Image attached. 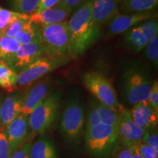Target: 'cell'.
<instances>
[{
  "mask_svg": "<svg viewBox=\"0 0 158 158\" xmlns=\"http://www.w3.org/2000/svg\"><path fill=\"white\" fill-rule=\"evenodd\" d=\"M70 37V57H79L97 42L101 35V27L94 22L92 2L87 0L68 20Z\"/></svg>",
  "mask_w": 158,
  "mask_h": 158,
  "instance_id": "obj_1",
  "label": "cell"
},
{
  "mask_svg": "<svg viewBox=\"0 0 158 158\" xmlns=\"http://www.w3.org/2000/svg\"><path fill=\"white\" fill-rule=\"evenodd\" d=\"M84 143L86 152L92 158H110L118 145L117 127L98 124L86 128Z\"/></svg>",
  "mask_w": 158,
  "mask_h": 158,
  "instance_id": "obj_2",
  "label": "cell"
},
{
  "mask_svg": "<svg viewBox=\"0 0 158 158\" xmlns=\"http://www.w3.org/2000/svg\"><path fill=\"white\" fill-rule=\"evenodd\" d=\"M85 112L80 97L73 94L69 98L63 110L60 132L64 141L72 146L81 141L85 130Z\"/></svg>",
  "mask_w": 158,
  "mask_h": 158,
  "instance_id": "obj_3",
  "label": "cell"
},
{
  "mask_svg": "<svg viewBox=\"0 0 158 158\" xmlns=\"http://www.w3.org/2000/svg\"><path fill=\"white\" fill-rule=\"evenodd\" d=\"M62 94L51 92L28 116L31 133L43 135L54 127L62 105Z\"/></svg>",
  "mask_w": 158,
  "mask_h": 158,
  "instance_id": "obj_4",
  "label": "cell"
},
{
  "mask_svg": "<svg viewBox=\"0 0 158 158\" xmlns=\"http://www.w3.org/2000/svg\"><path fill=\"white\" fill-rule=\"evenodd\" d=\"M122 81L124 96L130 104L147 101L153 81L145 68L139 65L130 67L124 73Z\"/></svg>",
  "mask_w": 158,
  "mask_h": 158,
  "instance_id": "obj_5",
  "label": "cell"
},
{
  "mask_svg": "<svg viewBox=\"0 0 158 158\" xmlns=\"http://www.w3.org/2000/svg\"><path fill=\"white\" fill-rule=\"evenodd\" d=\"M39 27L45 56H70V37L67 21Z\"/></svg>",
  "mask_w": 158,
  "mask_h": 158,
  "instance_id": "obj_6",
  "label": "cell"
},
{
  "mask_svg": "<svg viewBox=\"0 0 158 158\" xmlns=\"http://www.w3.org/2000/svg\"><path fill=\"white\" fill-rule=\"evenodd\" d=\"M81 81L97 101L118 113L124 107L118 102L113 84L102 74L94 71L86 72L82 75Z\"/></svg>",
  "mask_w": 158,
  "mask_h": 158,
  "instance_id": "obj_7",
  "label": "cell"
},
{
  "mask_svg": "<svg viewBox=\"0 0 158 158\" xmlns=\"http://www.w3.org/2000/svg\"><path fill=\"white\" fill-rule=\"evenodd\" d=\"M70 56H43L18 73L17 87H27L57 68L66 64Z\"/></svg>",
  "mask_w": 158,
  "mask_h": 158,
  "instance_id": "obj_8",
  "label": "cell"
},
{
  "mask_svg": "<svg viewBox=\"0 0 158 158\" xmlns=\"http://www.w3.org/2000/svg\"><path fill=\"white\" fill-rule=\"evenodd\" d=\"M119 122L117 127L119 143L124 146H135L140 143L146 133L134 122L130 110L123 107L118 113Z\"/></svg>",
  "mask_w": 158,
  "mask_h": 158,
  "instance_id": "obj_9",
  "label": "cell"
},
{
  "mask_svg": "<svg viewBox=\"0 0 158 158\" xmlns=\"http://www.w3.org/2000/svg\"><path fill=\"white\" fill-rule=\"evenodd\" d=\"M4 130L12 155L27 142L31 134L28 116L20 114Z\"/></svg>",
  "mask_w": 158,
  "mask_h": 158,
  "instance_id": "obj_10",
  "label": "cell"
},
{
  "mask_svg": "<svg viewBox=\"0 0 158 158\" xmlns=\"http://www.w3.org/2000/svg\"><path fill=\"white\" fill-rule=\"evenodd\" d=\"M155 13L153 11L139 13H124L116 14L109 21L108 33L115 36L126 32L130 29L136 27L138 23H143L153 18H155Z\"/></svg>",
  "mask_w": 158,
  "mask_h": 158,
  "instance_id": "obj_11",
  "label": "cell"
},
{
  "mask_svg": "<svg viewBox=\"0 0 158 158\" xmlns=\"http://www.w3.org/2000/svg\"><path fill=\"white\" fill-rule=\"evenodd\" d=\"M24 92H15L6 96L0 105V129L6 127L21 114Z\"/></svg>",
  "mask_w": 158,
  "mask_h": 158,
  "instance_id": "obj_12",
  "label": "cell"
},
{
  "mask_svg": "<svg viewBox=\"0 0 158 158\" xmlns=\"http://www.w3.org/2000/svg\"><path fill=\"white\" fill-rule=\"evenodd\" d=\"M72 13L70 9L59 2L51 8L35 12L29 15V21L38 26L50 25L66 22Z\"/></svg>",
  "mask_w": 158,
  "mask_h": 158,
  "instance_id": "obj_13",
  "label": "cell"
},
{
  "mask_svg": "<svg viewBox=\"0 0 158 158\" xmlns=\"http://www.w3.org/2000/svg\"><path fill=\"white\" fill-rule=\"evenodd\" d=\"M43 56H45L43 44L21 45L15 53L10 67L19 73Z\"/></svg>",
  "mask_w": 158,
  "mask_h": 158,
  "instance_id": "obj_14",
  "label": "cell"
},
{
  "mask_svg": "<svg viewBox=\"0 0 158 158\" xmlns=\"http://www.w3.org/2000/svg\"><path fill=\"white\" fill-rule=\"evenodd\" d=\"M130 114L134 122L146 131L157 128L158 110L152 107L147 101L134 105Z\"/></svg>",
  "mask_w": 158,
  "mask_h": 158,
  "instance_id": "obj_15",
  "label": "cell"
},
{
  "mask_svg": "<svg viewBox=\"0 0 158 158\" xmlns=\"http://www.w3.org/2000/svg\"><path fill=\"white\" fill-rule=\"evenodd\" d=\"M51 84L48 81H39L29 87L23 94L21 114L29 116L37 106L50 93Z\"/></svg>",
  "mask_w": 158,
  "mask_h": 158,
  "instance_id": "obj_16",
  "label": "cell"
},
{
  "mask_svg": "<svg viewBox=\"0 0 158 158\" xmlns=\"http://www.w3.org/2000/svg\"><path fill=\"white\" fill-rule=\"evenodd\" d=\"M92 2V16L97 24L101 27L117 14L122 0H90Z\"/></svg>",
  "mask_w": 158,
  "mask_h": 158,
  "instance_id": "obj_17",
  "label": "cell"
},
{
  "mask_svg": "<svg viewBox=\"0 0 158 158\" xmlns=\"http://www.w3.org/2000/svg\"><path fill=\"white\" fill-rule=\"evenodd\" d=\"M29 158H59V156L54 141L47 136L41 135L31 143Z\"/></svg>",
  "mask_w": 158,
  "mask_h": 158,
  "instance_id": "obj_18",
  "label": "cell"
},
{
  "mask_svg": "<svg viewBox=\"0 0 158 158\" xmlns=\"http://www.w3.org/2000/svg\"><path fill=\"white\" fill-rule=\"evenodd\" d=\"M20 45L42 44L43 38L40 27L36 23L29 21L24 27L14 36Z\"/></svg>",
  "mask_w": 158,
  "mask_h": 158,
  "instance_id": "obj_19",
  "label": "cell"
},
{
  "mask_svg": "<svg viewBox=\"0 0 158 158\" xmlns=\"http://www.w3.org/2000/svg\"><path fill=\"white\" fill-rule=\"evenodd\" d=\"M157 5L158 0H122L118 9L126 14L146 13L152 11Z\"/></svg>",
  "mask_w": 158,
  "mask_h": 158,
  "instance_id": "obj_20",
  "label": "cell"
},
{
  "mask_svg": "<svg viewBox=\"0 0 158 158\" xmlns=\"http://www.w3.org/2000/svg\"><path fill=\"white\" fill-rule=\"evenodd\" d=\"M20 45L19 43L13 37L0 35V60L11 66Z\"/></svg>",
  "mask_w": 158,
  "mask_h": 158,
  "instance_id": "obj_21",
  "label": "cell"
},
{
  "mask_svg": "<svg viewBox=\"0 0 158 158\" xmlns=\"http://www.w3.org/2000/svg\"><path fill=\"white\" fill-rule=\"evenodd\" d=\"M17 71L0 60V87L9 92H13L17 88Z\"/></svg>",
  "mask_w": 158,
  "mask_h": 158,
  "instance_id": "obj_22",
  "label": "cell"
},
{
  "mask_svg": "<svg viewBox=\"0 0 158 158\" xmlns=\"http://www.w3.org/2000/svg\"><path fill=\"white\" fill-rule=\"evenodd\" d=\"M124 39L132 50L136 53L143 51L149 43L138 26L126 31Z\"/></svg>",
  "mask_w": 158,
  "mask_h": 158,
  "instance_id": "obj_23",
  "label": "cell"
},
{
  "mask_svg": "<svg viewBox=\"0 0 158 158\" xmlns=\"http://www.w3.org/2000/svg\"><path fill=\"white\" fill-rule=\"evenodd\" d=\"M97 107L100 124L117 127L119 122V114L111 108L97 101Z\"/></svg>",
  "mask_w": 158,
  "mask_h": 158,
  "instance_id": "obj_24",
  "label": "cell"
},
{
  "mask_svg": "<svg viewBox=\"0 0 158 158\" xmlns=\"http://www.w3.org/2000/svg\"><path fill=\"white\" fill-rule=\"evenodd\" d=\"M40 0H10L13 11L26 15H31L37 10Z\"/></svg>",
  "mask_w": 158,
  "mask_h": 158,
  "instance_id": "obj_25",
  "label": "cell"
},
{
  "mask_svg": "<svg viewBox=\"0 0 158 158\" xmlns=\"http://www.w3.org/2000/svg\"><path fill=\"white\" fill-rule=\"evenodd\" d=\"M22 13L0 7V35H3L10 24Z\"/></svg>",
  "mask_w": 158,
  "mask_h": 158,
  "instance_id": "obj_26",
  "label": "cell"
},
{
  "mask_svg": "<svg viewBox=\"0 0 158 158\" xmlns=\"http://www.w3.org/2000/svg\"><path fill=\"white\" fill-rule=\"evenodd\" d=\"M148 42L152 40L158 35V21L155 18L144 21L138 25Z\"/></svg>",
  "mask_w": 158,
  "mask_h": 158,
  "instance_id": "obj_27",
  "label": "cell"
},
{
  "mask_svg": "<svg viewBox=\"0 0 158 158\" xmlns=\"http://www.w3.org/2000/svg\"><path fill=\"white\" fill-rule=\"evenodd\" d=\"M29 15L26 14H22L20 17L17 18L16 19H15L10 24L3 35L10 37H14L15 35L18 34L24 27L26 23L29 21Z\"/></svg>",
  "mask_w": 158,
  "mask_h": 158,
  "instance_id": "obj_28",
  "label": "cell"
},
{
  "mask_svg": "<svg viewBox=\"0 0 158 158\" xmlns=\"http://www.w3.org/2000/svg\"><path fill=\"white\" fill-rule=\"evenodd\" d=\"M98 124H100V121L97 107V100H92L89 104L87 114L85 120V129Z\"/></svg>",
  "mask_w": 158,
  "mask_h": 158,
  "instance_id": "obj_29",
  "label": "cell"
},
{
  "mask_svg": "<svg viewBox=\"0 0 158 158\" xmlns=\"http://www.w3.org/2000/svg\"><path fill=\"white\" fill-rule=\"evenodd\" d=\"M146 57L154 67L157 68L158 64V37L149 41L146 46Z\"/></svg>",
  "mask_w": 158,
  "mask_h": 158,
  "instance_id": "obj_30",
  "label": "cell"
},
{
  "mask_svg": "<svg viewBox=\"0 0 158 158\" xmlns=\"http://www.w3.org/2000/svg\"><path fill=\"white\" fill-rule=\"evenodd\" d=\"M141 142L149 146L158 153V133L157 128L147 130Z\"/></svg>",
  "mask_w": 158,
  "mask_h": 158,
  "instance_id": "obj_31",
  "label": "cell"
},
{
  "mask_svg": "<svg viewBox=\"0 0 158 158\" xmlns=\"http://www.w3.org/2000/svg\"><path fill=\"white\" fill-rule=\"evenodd\" d=\"M135 146H124L119 144L110 158H132Z\"/></svg>",
  "mask_w": 158,
  "mask_h": 158,
  "instance_id": "obj_32",
  "label": "cell"
},
{
  "mask_svg": "<svg viewBox=\"0 0 158 158\" xmlns=\"http://www.w3.org/2000/svg\"><path fill=\"white\" fill-rule=\"evenodd\" d=\"M12 154L7 138L2 129H0V158H10Z\"/></svg>",
  "mask_w": 158,
  "mask_h": 158,
  "instance_id": "obj_33",
  "label": "cell"
},
{
  "mask_svg": "<svg viewBox=\"0 0 158 158\" xmlns=\"http://www.w3.org/2000/svg\"><path fill=\"white\" fill-rule=\"evenodd\" d=\"M135 147L140 155L143 158H158V153L142 142L136 144Z\"/></svg>",
  "mask_w": 158,
  "mask_h": 158,
  "instance_id": "obj_34",
  "label": "cell"
},
{
  "mask_svg": "<svg viewBox=\"0 0 158 158\" xmlns=\"http://www.w3.org/2000/svg\"><path fill=\"white\" fill-rule=\"evenodd\" d=\"M152 107L156 110H158V81L157 80L153 81L152 85L151 91L149 95V98L147 100Z\"/></svg>",
  "mask_w": 158,
  "mask_h": 158,
  "instance_id": "obj_35",
  "label": "cell"
},
{
  "mask_svg": "<svg viewBox=\"0 0 158 158\" xmlns=\"http://www.w3.org/2000/svg\"><path fill=\"white\" fill-rule=\"evenodd\" d=\"M31 145V143L30 141L26 142L12 155L10 158H29V151H30Z\"/></svg>",
  "mask_w": 158,
  "mask_h": 158,
  "instance_id": "obj_36",
  "label": "cell"
},
{
  "mask_svg": "<svg viewBox=\"0 0 158 158\" xmlns=\"http://www.w3.org/2000/svg\"><path fill=\"white\" fill-rule=\"evenodd\" d=\"M87 0H62L60 2L68 9H70L73 13L77 10Z\"/></svg>",
  "mask_w": 158,
  "mask_h": 158,
  "instance_id": "obj_37",
  "label": "cell"
},
{
  "mask_svg": "<svg viewBox=\"0 0 158 158\" xmlns=\"http://www.w3.org/2000/svg\"><path fill=\"white\" fill-rule=\"evenodd\" d=\"M62 0H40V2L37 7V10L35 12H39L47 10L54 7L57 4H59Z\"/></svg>",
  "mask_w": 158,
  "mask_h": 158,
  "instance_id": "obj_38",
  "label": "cell"
},
{
  "mask_svg": "<svg viewBox=\"0 0 158 158\" xmlns=\"http://www.w3.org/2000/svg\"><path fill=\"white\" fill-rule=\"evenodd\" d=\"M132 158H143L141 155H140L139 152L137 151V149H135H135H134L133 157H132Z\"/></svg>",
  "mask_w": 158,
  "mask_h": 158,
  "instance_id": "obj_39",
  "label": "cell"
},
{
  "mask_svg": "<svg viewBox=\"0 0 158 158\" xmlns=\"http://www.w3.org/2000/svg\"><path fill=\"white\" fill-rule=\"evenodd\" d=\"M2 100V98H1V96H0V105H1Z\"/></svg>",
  "mask_w": 158,
  "mask_h": 158,
  "instance_id": "obj_40",
  "label": "cell"
},
{
  "mask_svg": "<svg viewBox=\"0 0 158 158\" xmlns=\"http://www.w3.org/2000/svg\"></svg>",
  "mask_w": 158,
  "mask_h": 158,
  "instance_id": "obj_41",
  "label": "cell"
}]
</instances>
